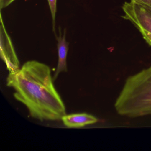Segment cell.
<instances>
[{"instance_id":"7a4b0ae2","label":"cell","mask_w":151,"mask_h":151,"mask_svg":"<svg viewBox=\"0 0 151 151\" xmlns=\"http://www.w3.org/2000/svg\"><path fill=\"white\" fill-rule=\"evenodd\" d=\"M114 108L130 118L151 116V66L126 78Z\"/></svg>"},{"instance_id":"ba28073f","label":"cell","mask_w":151,"mask_h":151,"mask_svg":"<svg viewBox=\"0 0 151 151\" xmlns=\"http://www.w3.org/2000/svg\"><path fill=\"white\" fill-rule=\"evenodd\" d=\"M144 7L151 14V0H133Z\"/></svg>"},{"instance_id":"9c48e42d","label":"cell","mask_w":151,"mask_h":151,"mask_svg":"<svg viewBox=\"0 0 151 151\" xmlns=\"http://www.w3.org/2000/svg\"><path fill=\"white\" fill-rule=\"evenodd\" d=\"M15 0H0L1 9L6 8Z\"/></svg>"},{"instance_id":"5b68a950","label":"cell","mask_w":151,"mask_h":151,"mask_svg":"<svg viewBox=\"0 0 151 151\" xmlns=\"http://www.w3.org/2000/svg\"><path fill=\"white\" fill-rule=\"evenodd\" d=\"M61 120L65 126L69 128L83 127L96 123L98 121L96 117L86 113L65 115Z\"/></svg>"},{"instance_id":"277c9868","label":"cell","mask_w":151,"mask_h":151,"mask_svg":"<svg viewBox=\"0 0 151 151\" xmlns=\"http://www.w3.org/2000/svg\"><path fill=\"white\" fill-rule=\"evenodd\" d=\"M1 56L9 73L16 72L20 69V63L3 24L1 15Z\"/></svg>"},{"instance_id":"6da1fadb","label":"cell","mask_w":151,"mask_h":151,"mask_svg":"<svg viewBox=\"0 0 151 151\" xmlns=\"http://www.w3.org/2000/svg\"><path fill=\"white\" fill-rule=\"evenodd\" d=\"M53 81L47 65L31 60L16 72L9 73L6 84L14 89L15 99L26 106L32 117L41 122L60 121L66 115V107Z\"/></svg>"},{"instance_id":"3957f363","label":"cell","mask_w":151,"mask_h":151,"mask_svg":"<svg viewBox=\"0 0 151 151\" xmlns=\"http://www.w3.org/2000/svg\"><path fill=\"white\" fill-rule=\"evenodd\" d=\"M124 15L122 17L130 21L151 46V14L138 3L131 0L122 6Z\"/></svg>"},{"instance_id":"8992f818","label":"cell","mask_w":151,"mask_h":151,"mask_svg":"<svg viewBox=\"0 0 151 151\" xmlns=\"http://www.w3.org/2000/svg\"><path fill=\"white\" fill-rule=\"evenodd\" d=\"M60 32V36L57 37L58 41V63L56 71L53 77L54 81H55L57 79L60 73L68 71L67 57L68 51L69 44L66 40V30L64 31L63 37H62Z\"/></svg>"},{"instance_id":"52a82bcc","label":"cell","mask_w":151,"mask_h":151,"mask_svg":"<svg viewBox=\"0 0 151 151\" xmlns=\"http://www.w3.org/2000/svg\"><path fill=\"white\" fill-rule=\"evenodd\" d=\"M47 1H48L49 7L51 10V14H52V19L53 31L55 34V18L56 12L57 0H47Z\"/></svg>"}]
</instances>
